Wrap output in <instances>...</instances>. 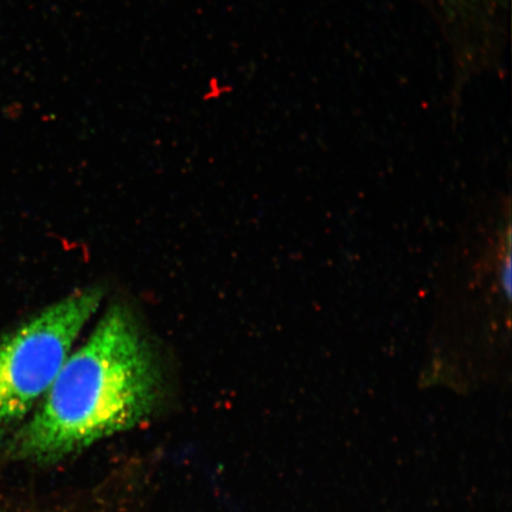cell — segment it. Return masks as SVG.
<instances>
[{"mask_svg":"<svg viewBox=\"0 0 512 512\" xmlns=\"http://www.w3.org/2000/svg\"><path fill=\"white\" fill-rule=\"evenodd\" d=\"M101 300L99 288H83L2 338L0 431L22 420L48 393Z\"/></svg>","mask_w":512,"mask_h":512,"instance_id":"obj_2","label":"cell"},{"mask_svg":"<svg viewBox=\"0 0 512 512\" xmlns=\"http://www.w3.org/2000/svg\"><path fill=\"white\" fill-rule=\"evenodd\" d=\"M451 2H470V0H451Z\"/></svg>","mask_w":512,"mask_h":512,"instance_id":"obj_3","label":"cell"},{"mask_svg":"<svg viewBox=\"0 0 512 512\" xmlns=\"http://www.w3.org/2000/svg\"><path fill=\"white\" fill-rule=\"evenodd\" d=\"M158 382L156 362L136 320L124 307L113 306L63 364L19 434V453L48 462L130 430L152 412Z\"/></svg>","mask_w":512,"mask_h":512,"instance_id":"obj_1","label":"cell"}]
</instances>
